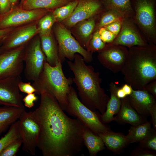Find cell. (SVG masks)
I'll list each match as a JSON object with an SVG mask.
<instances>
[{
    "label": "cell",
    "mask_w": 156,
    "mask_h": 156,
    "mask_svg": "<svg viewBox=\"0 0 156 156\" xmlns=\"http://www.w3.org/2000/svg\"><path fill=\"white\" fill-rule=\"evenodd\" d=\"M39 107L30 112L38 125L37 147L44 156H74L84 145V125L64 112L53 95L46 90L40 92Z\"/></svg>",
    "instance_id": "6da1fadb"
},
{
    "label": "cell",
    "mask_w": 156,
    "mask_h": 156,
    "mask_svg": "<svg viewBox=\"0 0 156 156\" xmlns=\"http://www.w3.org/2000/svg\"><path fill=\"white\" fill-rule=\"evenodd\" d=\"M73 60L67 61V63L74 74L73 81L80 101L91 110L103 114L109 97L101 87L99 73L96 72L92 66L87 65L81 55L76 54Z\"/></svg>",
    "instance_id": "7a4b0ae2"
},
{
    "label": "cell",
    "mask_w": 156,
    "mask_h": 156,
    "mask_svg": "<svg viewBox=\"0 0 156 156\" xmlns=\"http://www.w3.org/2000/svg\"><path fill=\"white\" fill-rule=\"evenodd\" d=\"M128 57L121 72L125 81L134 90H144L156 80V45L148 44L128 48Z\"/></svg>",
    "instance_id": "3957f363"
},
{
    "label": "cell",
    "mask_w": 156,
    "mask_h": 156,
    "mask_svg": "<svg viewBox=\"0 0 156 156\" xmlns=\"http://www.w3.org/2000/svg\"><path fill=\"white\" fill-rule=\"evenodd\" d=\"M62 63L60 61L55 66H52L45 61L42 71L39 78L32 85L36 90L35 93L46 90L55 97L62 109L65 111L67 105V96L73 79L67 78L64 74Z\"/></svg>",
    "instance_id": "277c9868"
},
{
    "label": "cell",
    "mask_w": 156,
    "mask_h": 156,
    "mask_svg": "<svg viewBox=\"0 0 156 156\" xmlns=\"http://www.w3.org/2000/svg\"><path fill=\"white\" fill-rule=\"evenodd\" d=\"M65 111L96 134L111 130L110 127L102 121L101 114L99 112L91 110L82 103L76 91L71 86L68 95Z\"/></svg>",
    "instance_id": "5b68a950"
},
{
    "label": "cell",
    "mask_w": 156,
    "mask_h": 156,
    "mask_svg": "<svg viewBox=\"0 0 156 156\" xmlns=\"http://www.w3.org/2000/svg\"><path fill=\"white\" fill-rule=\"evenodd\" d=\"M132 17L148 44H156V0H131Z\"/></svg>",
    "instance_id": "8992f818"
},
{
    "label": "cell",
    "mask_w": 156,
    "mask_h": 156,
    "mask_svg": "<svg viewBox=\"0 0 156 156\" xmlns=\"http://www.w3.org/2000/svg\"><path fill=\"white\" fill-rule=\"evenodd\" d=\"M54 31L58 44L59 58L62 63L66 58L69 61L73 60L76 53L80 55L86 63L92 62V53L83 48L64 26L57 24L55 27Z\"/></svg>",
    "instance_id": "52a82bcc"
},
{
    "label": "cell",
    "mask_w": 156,
    "mask_h": 156,
    "mask_svg": "<svg viewBox=\"0 0 156 156\" xmlns=\"http://www.w3.org/2000/svg\"><path fill=\"white\" fill-rule=\"evenodd\" d=\"M45 61L40 37L36 35L27 43L25 49L24 62L26 78L33 82L36 81L42 71Z\"/></svg>",
    "instance_id": "ba28073f"
},
{
    "label": "cell",
    "mask_w": 156,
    "mask_h": 156,
    "mask_svg": "<svg viewBox=\"0 0 156 156\" xmlns=\"http://www.w3.org/2000/svg\"><path fill=\"white\" fill-rule=\"evenodd\" d=\"M27 44L0 53V80L20 76Z\"/></svg>",
    "instance_id": "9c48e42d"
},
{
    "label": "cell",
    "mask_w": 156,
    "mask_h": 156,
    "mask_svg": "<svg viewBox=\"0 0 156 156\" xmlns=\"http://www.w3.org/2000/svg\"><path fill=\"white\" fill-rule=\"evenodd\" d=\"M97 58L105 68L114 73L121 71L128 56V49L123 46L106 43L99 51Z\"/></svg>",
    "instance_id": "30bf717a"
},
{
    "label": "cell",
    "mask_w": 156,
    "mask_h": 156,
    "mask_svg": "<svg viewBox=\"0 0 156 156\" xmlns=\"http://www.w3.org/2000/svg\"><path fill=\"white\" fill-rule=\"evenodd\" d=\"M23 151L34 155L37 147L39 127L31 116L25 110L18 120Z\"/></svg>",
    "instance_id": "8fae6325"
},
{
    "label": "cell",
    "mask_w": 156,
    "mask_h": 156,
    "mask_svg": "<svg viewBox=\"0 0 156 156\" xmlns=\"http://www.w3.org/2000/svg\"><path fill=\"white\" fill-rule=\"evenodd\" d=\"M48 10H24L16 6L7 12L0 21V28L16 27L37 21L44 15Z\"/></svg>",
    "instance_id": "7c38bea8"
},
{
    "label": "cell",
    "mask_w": 156,
    "mask_h": 156,
    "mask_svg": "<svg viewBox=\"0 0 156 156\" xmlns=\"http://www.w3.org/2000/svg\"><path fill=\"white\" fill-rule=\"evenodd\" d=\"M111 43L123 46L128 49L148 44L131 17L124 18L120 31Z\"/></svg>",
    "instance_id": "4fadbf2b"
},
{
    "label": "cell",
    "mask_w": 156,
    "mask_h": 156,
    "mask_svg": "<svg viewBox=\"0 0 156 156\" xmlns=\"http://www.w3.org/2000/svg\"><path fill=\"white\" fill-rule=\"evenodd\" d=\"M21 81L20 76L0 80V105L25 108L18 88Z\"/></svg>",
    "instance_id": "5bb4252c"
},
{
    "label": "cell",
    "mask_w": 156,
    "mask_h": 156,
    "mask_svg": "<svg viewBox=\"0 0 156 156\" xmlns=\"http://www.w3.org/2000/svg\"><path fill=\"white\" fill-rule=\"evenodd\" d=\"M38 34L37 21L15 28L1 46L2 52L12 50L27 43Z\"/></svg>",
    "instance_id": "9a60e30c"
},
{
    "label": "cell",
    "mask_w": 156,
    "mask_h": 156,
    "mask_svg": "<svg viewBox=\"0 0 156 156\" xmlns=\"http://www.w3.org/2000/svg\"><path fill=\"white\" fill-rule=\"evenodd\" d=\"M104 7L100 0H79L71 15L65 21V25L72 27L77 23L92 17Z\"/></svg>",
    "instance_id": "2e32d148"
},
{
    "label": "cell",
    "mask_w": 156,
    "mask_h": 156,
    "mask_svg": "<svg viewBox=\"0 0 156 156\" xmlns=\"http://www.w3.org/2000/svg\"><path fill=\"white\" fill-rule=\"evenodd\" d=\"M130 103L137 112L145 116L150 115L152 108L156 104L155 99L144 90H134L128 96Z\"/></svg>",
    "instance_id": "e0dca14e"
},
{
    "label": "cell",
    "mask_w": 156,
    "mask_h": 156,
    "mask_svg": "<svg viewBox=\"0 0 156 156\" xmlns=\"http://www.w3.org/2000/svg\"><path fill=\"white\" fill-rule=\"evenodd\" d=\"M120 110L114 121L121 124L136 126L147 121L146 116L138 114L131 106L128 96L121 99Z\"/></svg>",
    "instance_id": "ac0fdd59"
},
{
    "label": "cell",
    "mask_w": 156,
    "mask_h": 156,
    "mask_svg": "<svg viewBox=\"0 0 156 156\" xmlns=\"http://www.w3.org/2000/svg\"><path fill=\"white\" fill-rule=\"evenodd\" d=\"M98 135L101 138L107 149L116 154L122 152L129 144L126 136L121 133H116L111 130Z\"/></svg>",
    "instance_id": "d6986e66"
},
{
    "label": "cell",
    "mask_w": 156,
    "mask_h": 156,
    "mask_svg": "<svg viewBox=\"0 0 156 156\" xmlns=\"http://www.w3.org/2000/svg\"><path fill=\"white\" fill-rule=\"evenodd\" d=\"M109 87L110 97L107 103L105 111L101 115V120L105 124L114 121L121 105V99L118 97L116 93L119 87L115 83L112 82L110 84Z\"/></svg>",
    "instance_id": "ffe728a7"
},
{
    "label": "cell",
    "mask_w": 156,
    "mask_h": 156,
    "mask_svg": "<svg viewBox=\"0 0 156 156\" xmlns=\"http://www.w3.org/2000/svg\"><path fill=\"white\" fill-rule=\"evenodd\" d=\"M42 50L47 62L52 66L56 65L60 60L56 43L51 34L40 36Z\"/></svg>",
    "instance_id": "44dd1931"
},
{
    "label": "cell",
    "mask_w": 156,
    "mask_h": 156,
    "mask_svg": "<svg viewBox=\"0 0 156 156\" xmlns=\"http://www.w3.org/2000/svg\"><path fill=\"white\" fill-rule=\"evenodd\" d=\"M25 111V108L5 106L0 107V135L18 119Z\"/></svg>",
    "instance_id": "7402d4cb"
},
{
    "label": "cell",
    "mask_w": 156,
    "mask_h": 156,
    "mask_svg": "<svg viewBox=\"0 0 156 156\" xmlns=\"http://www.w3.org/2000/svg\"><path fill=\"white\" fill-rule=\"evenodd\" d=\"M82 138L84 145L87 147L91 156H96L99 152L105 149L101 137L84 126Z\"/></svg>",
    "instance_id": "603a6c76"
},
{
    "label": "cell",
    "mask_w": 156,
    "mask_h": 156,
    "mask_svg": "<svg viewBox=\"0 0 156 156\" xmlns=\"http://www.w3.org/2000/svg\"><path fill=\"white\" fill-rule=\"evenodd\" d=\"M73 0H25L19 6L25 10L55 9Z\"/></svg>",
    "instance_id": "cb8c5ba5"
},
{
    "label": "cell",
    "mask_w": 156,
    "mask_h": 156,
    "mask_svg": "<svg viewBox=\"0 0 156 156\" xmlns=\"http://www.w3.org/2000/svg\"><path fill=\"white\" fill-rule=\"evenodd\" d=\"M105 10H112L118 12L124 18L131 17L133 12L131 0H100Z\"/></svg>",
    "instance_id": "d4e9b609"
},
{
    "label": "cell",
    "mask_w": 156,
    "mask_h": 156,
    "mask_svg": "<svg viewBox=\"0 0 156 156\" xmlns=\"http://www.w3.org/2000/svg\"><path fill=\"white\" fill-rule=\"evenodd\" d=\"M151 128V122L148 121L131 127L126 135L129 144L139 142L147 135Z\"/></svg>",
    "instance_id": "484cf974"
},
{
    "label": "cell",
    "mask_w": 156,
    "mask_h": 156,
    "mask_svg": "<svg viewBox=\"0 0 156 156\" xmlns=\"http://www.w3.org/2000/svg\"><path fill=\"white\" fill-rule=\"evenodd\" d=\"M78 1L79 0H73L64 5L55 9L52 14L56 22H60L68 18L73 12Z\"/></svg>",
    "instance_id": "4316f807"
},
{
    "label": "cell",
    "mask_w": 156,
    "mask_h": 156,
    "mask_svg": "<svg viewBox=\"0 0 156 156\" xmlns=\"http://www.w3.org/2000/svg\"><path fill=\"white\" fill-rule=\"evenodd\" d=\"M21 138L18 120L11 125L7 133L0 139V153L11 143Z\"/></svg>",
    "instance_id": "83f0119b"
},
{
    "label": "cell",
    "mask_w": 156,
    "mask_h": 156,
    "mask_svg": "<svg viewBox=\"0 0 156 156\" xmlns=\"http://www.w3.org/2000/svg\"><path fill=\"white\" fill-rule=\"evenodd\" d=\"M55 19L52 13L43 16L37 21L38 34L39 36L46 35L51 34Z\"/></svg>",
    "instance_id": "f1b7e54d"
},
{
    "label": "cell",
    "mask_w": 156,
    "mask_h": 156,
    "mask_svg": "<svg viewBox=\"0 0 156 156\" xmlns=\"http://www.w3.org/2000/svg\"><path fill=\"white\" fill-rule=\"evenodd\" d=\"M95 25V19L91 18L82 22L79 25L78 31L82 38V43L88 47L89 38L92 32Z\"/></svg>",
    "instance_id": "f546056e"
},
{
    "label": "cell",
    "mask_w": 156,
    "mask_h": 156,
    "mask_svg": "<svg viewBox=\"0 0 156 156\" xmlns=\"http://www.w3.org/2000/svg\"><path fill=\"white\" fill-rule=\"evenodd\" d=\"M98 24L97 28L98 29L115 21L122 20L124 18L118 12L112 10H105Z\"/></svg>",
    "instance_id": "4dcf8cb0"
},
{
    "label": "cell",
    "mask_w": 156,
    "mask_h": 156,
    "mask_svg": "<svg viewBox=\"0 0 156 156\" xmlns=\"http://www.w3.org/2000/svg\"><path fill=\"white\" fill-rule=\"evenodd\" d=\"M139 143V147L152 151H156V130L151 128L147 135Z\"/></svg>",
    "instance_id": "1f68e13d"
},
{
    "label": "cell",
    "mask_w": 156,
    "mask_h": 156,
    "mask_svg": "<svg viewBox=\"0 0 156 156\" xmlns=\"http://www.w3.org/2000/svg\"><path fill=\"white\" fill-rule=\"evenodd\" d=\"M106 44V43L103 42L100 38L97 30L93 34L89 43L87 50L91 53L99 52L104 48Z\"/></svg>",
    "instance_id": "d6a6232c"
},
{
    "label": "cell",
    "mask_w": 156,
    "mask_h": 156,
    "mask_svg": "<svg viewBox=\"0 0 156 156\" xmlns=\"http://www.w3.org/2000/svg\"><path fill=\"white\" fill-rule=\"evenodd\" d=\"M23 143L21 138L12 142L0 153V156H15Z\"/></svg>",
    "instance_id": "836d02e7"
},
{
    "label": "cell",
    "mask_w": 156,
    "mask_h": 156,
    "mask_svg": "<svg viewBox=\"0 0 156 156\" xmlns=\"http://www.w3.org/2000/svg\"><path fill=\"white\" fill-rule=\"evenodd\" d=\"M98 30L100 38L105 43H112L116 37L115 35L104 27H101Z\"/></svg>",
    "instance_id": "e575fe53"
},
{
    "label": "cell",
    "mask_w": 156,
    "mask_h": 156,
    "mask_svg": "<svg viewBox=\"0 0 156 156\" xmlns=\"http://www.w3.org/2000/svg\"><path fill=\"white\" fill-rule=\"evenodd\" d=\"M131 155L133 156H155L156 153L155 151L138 147L133 151Z\"/></svg>",
    "instance_id": "d590c367"
},
{
    "label": "cell",
    "mask_w": 156,
    "mask_h": 156,
    "mask_svg": "<svg viewBox=\"0 0 156 156\" xmlns=\"http://www.w3.org/2000/svg\"><path fill=\"white\" fill-rule=\"evenodd\" d=\"M19 90L27 94L36 92V90L30 82H24L22 81L18 84Z\"/></svg>",
    "instance_id": "8d00e7d4"
},
{
    "label": "cell",
    "mask_w": 156,
    "mask_h": 156,
    "mask_svg": "<svg viewBox=\"0 0 156 156\" xmlns=\"http://www.w3.org/2000/svg\"><path fill=\"white\" fill-rule=\"evenodd\" d=\"M123 20L115 21L105 26L104 27L116 36L119 34L121 29Z\"/></svg>",
    "instance_id": "74e56055"
},
{
    "label": "cell",
    "mask_w": 156,
    "mask_h": 156,
    "mask_svg": "<svg viewBox=\"0 0 156 156\" xmlns=\"http://www.w3.org/2000/svg\"><path fill=\"white\" fill-rule=\"evenodd\" d=\"M35 93L27 94L23 98L22 101L24 105L26 107L30 108L34 105V102L37 100V97Z\"/></svg>",
    "instance_id": "f35d334b"
},
{
    "label": "cell",
    "mask_w": 156,
    "mask_h": 156,
    "mask_svg": "<svg viewBox=\"0 0 156 156\" xmlns=\"http://www.w3.org/2000/svg\"><path fill=\"white\" fill-rule=\"evenodd\" d=\"M12 9L10 0H0V12L2 13L7 12Z\"/></svg>",
    "instance_id": "ab89813d"
},
{
    "label": "cell",
    "mask_w": 156,
    "mask_h": 156,
    "mask_svg": "<svg viewBox=\"0 0 156 156\" xmlns=\"http://www.w3.org/2000/svg\"><path fill=\"white\" fill-rule=\"evenodd\" d=\"M144 90L147 91L156 99V80L147 84Z\"/></svg>",
    "instance_id": "60d3db41"
},
{
    "label": "cell",
    "mask_w": 156,
    "mask_h": 156,
    "mask_svg": "<svg viewBox=\"0 0 156 156\" xmlns=\"http://www.w3.org/2000/svg\"><path fill=\"white\" fill-rule=\"evenodd\" d=\"M153 128L156 130V104L152 108L150 113Z\"/></svg>",
    "instance_id": "b9f144b4"
},
{
    "label": "cell",
    "mask_w": 156,
    "mask_h": 156,
    "mask_svg": "<svg viewBox=\"0 0 156 156\" xmlns=\"http://www.w3.org/2000/svg\"><path fill=\"white\" fill-rule=\"evenodd\" d=\"M16 27L0 29V39L5 38Z\"/></svg>",
    "instance_id": "7bdbcfd3"
},
{
    "label": "cell",
    "mask_w": 156,
    "mask_h": 156,
    "mask_svg": "<svg viewBox=\"0 0 156 156\" xmlns=\"http://www.w3.org/2000/svg\"><path fill=\"white\" fill-rule=\"evenodd\" d=\"M121 88L127 96L132 93L133 90L131 86L127 83L124 85Z\"/></svg>",
    "instance_id": "ee69618b"
},
{
    "label": "cell",
    "mask_w": 156,
    "mask_h": 156,
    "mask_svg": "<svg viewBox=\"0 0 156 156\" xmlns=\"http://www.w3.org/2000/svg\"><path fill=\"white\" fill-rule=\"evenodd\" d=\"M116 93L118 97L120 99L125 98L127 96L123 91L121 88L119 87L117 90Z\"/></svg>",
    "instance_id": "f6af8a7d"
},
{
    "label": "cell",
    "mask_w": 156,
    "mask_h": 156,
    "mask_svg": "<svg viewBox=\"0 0 156 156\" xmlns=\"http://www.w3.org/2000/svg\"><path fill=\"white\" fill-rule=\"evenodd\" d=\"M18 0H10L11 4L12 9L17 6Z\"/></svg>",
    "instance_id": "bcb514c9"
},
{
    "label": "cell",
    "mask_w": 156,
    "mask_h": 156,
    "mask_svg": "<svg viewBox=\"0 0 156 156\" xmlns=\"http://www.w3.org/2000/svg\"><path fill=\"white\" fill-rule=\"evenodd\" d=\"M25 0H20V1L19 6H20L22 5V4Z\"/></svg>",
    "instance_id": "7dc6e473"
},
{
    "label": "cell",
    "mask_w": 156,
    "mask_h": 156,
    "mask_svg": "<svg viewBox=\"0 0 156 156\" xmlns=\"http://www.w3.org/2000/svg\"><path fill=\"white\" fill-rule=\"evenodd\" d=\"M2 53V51H1V46H0V53Z\"/></svg>",
    "instance_id": "c3c4849f"
}]
</instances>
